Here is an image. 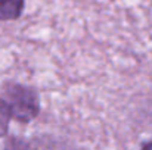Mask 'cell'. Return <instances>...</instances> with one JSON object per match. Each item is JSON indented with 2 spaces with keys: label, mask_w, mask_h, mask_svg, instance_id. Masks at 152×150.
<instances>
[{
  "label": "cell",
  "mask_w": 152,
  "mask_h": 150,
  "mask_svg": "<svg viewBox=\"0 0 152 150\" xmlns=\"http://www.w3.org/2000/svg\"><path fill=\"white\" fill-rule=\"evenodd\" d=\"M4 100L9 103L12 110V118L18 122L28 124L37 118L40 113L39 93L22 84L9 83L4 87Z\"/></svg>",
  "instance_id": "1"
},
{
  "label": "cell",
  "mask_w": 152,
  "mask_h": 150,
  "mask_svg": "<svg viewBox=\"0 0 152 150\" xmlns=\"http://www.w3.org/2000/svg\"><path fill=\"white\" fill-rule=\"evenodd\" d=\"M25 9V0H0V22L16 21Z\"/></svg>",
  "instance_id": "2"
},
{
  "label": "cell",
  "mask_w": 152,
  "mask_h": 150,
  "mask_svg": "<svg viewBox=\"0 0 152 150\" xmlns=\"http://www.w3.org/2000/svg\"><path fill=\"white\" fill-rule=\"evenodd\" d=\"M10 119H12V110L9 103L4 99H0V137H4L7 134Z\"/></svg>",
  "instance_id": "3"
},
{
  "label": "cell",
  "mask_w": 152,
  "mask_h": 150,
  "mask_svg": "<svg viewBox=\"0 0 152 150\" xmlns=\"http://www.w3.org/2000/svg\"><path fill=\"white\" fill-rule=\"evenodd\" d=\"M140 150H152V141L146 143V144H143V147H142Z\"/></svg>",
  "instance_id": "4"
}]
</instances>
